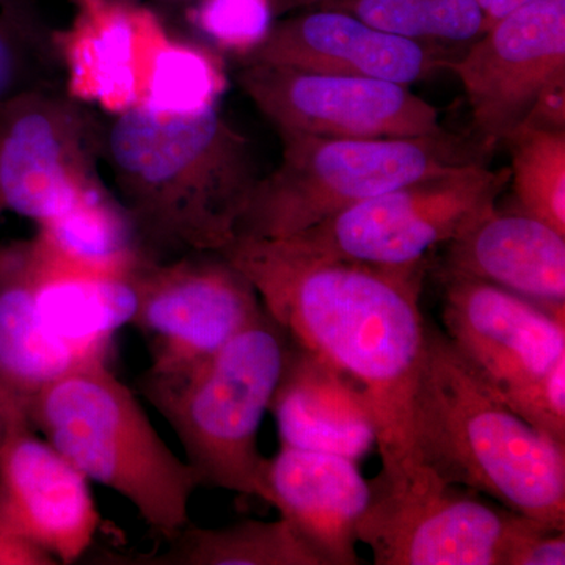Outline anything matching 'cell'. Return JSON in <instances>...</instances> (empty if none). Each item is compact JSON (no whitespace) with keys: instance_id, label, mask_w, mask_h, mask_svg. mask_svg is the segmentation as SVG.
<instances>
[{"instance_id":"5","label":"cell","mask_w":565,"mask_h":565,"mask_svg":"<svg viewBox=\"0 0 565 565\" xmlns=\"http://www.w3.org/2000/svg\"><path fill=\"white\" fill-rule=\"evenodd\" d=\"M289 348L291 338L264 310L203 362L140 375L139 392L172 426L203 486L262 500L259 429Z\"/></svg>"},{"instance_id":"10","label":"cell","mask_w":565,"mask_h":565,"mask_svg":"<svg viewBox=\"0 0 565 565\" xmlns=\"http://www.w3.org/2000/svg\"><path fill=\"white\" fill-rule=\"evenodd\" d=\"M236 79L277 132L386 139L445 131L433 104L396 82L267 63H243Z\"/></svg>"},{"instance_id":"32","label":"cell","mask_w":565,"mask_h":565,"mask_svg":"<svg viewBox=\"0 0 565 565\" xmlns=\"http://www.w3.org/2000/svg\"><path fill=\"white\" fill-rule=\"evenodd\" d=\"M486 17V29H489L494 21L511 13L512 10L519 9V7L525 6L531 0H478Z\"/></svg>"},{"instance_id":"33","label":"cell","mask_w":565,"mask_h":565,"mask_svg":"<svg viewBox=\"0 0 565 565\" xmlns=\"http://www.w3.org/2000/svg\"><path fill=\"white\" fill-rule=\"evenodd\" d=\"M21 416H25L24 408L10 399L9 394L3 390L2 382H0V444H2L3 437H6L7 430H9L14 419L21 418Z\"/></svg>"},{"instance_id":"21","label":"cell","mask_w":565,"mask_h":565,"mask_svg":"<svg viewBox=\"0 0 565 565\" xmlns=\"http://www.w3.org/2000/svg\"><path fill=\"white\" fill-rule=\"evenodd\" d=\"M35 267L36 305L46 329L85 362L107 363L114 334L136 318L140 270L132 275L76 273L46 266L36 255Z\"/></svg>"},{"instance_id":"28","label":"cell","mask_w":565,"mask_h":565,"mask_svg":"<svg viewBox=\"0 0 565 565\" xmlns=\"http://www.w3.org/2000/svg\"><path fill=\"white\" fill-rule=\"evenodd\" d=\"M273 0H199L189 21L218 54L243 62L262 46L275 24Z\"/></svg>"},{"instance_id":"15","label":"cell","mask_w":565,"mask_h":565,"mask_svg":"<svg viewBox=\"0 0 565 565\" xmlns=\"http://www.w3.org/2000/svg\"><path fill=\"white\" fill-rule=\"evenodd\" d=\"M68 28L54 31L63 90L85 106L125 114L143 106L152 58L170 35L140 2L73 0Z\"/></svg>"},{"instance_id":"12","label":"cell","mask_w":565,"mask_h":565,"mask_svg":"<svg viewBox=\"0 0 565 565\" xmlns=\"http://www.w3.org/2000/svg\"><path fill=\"white\" fill-rule=\"evenodd\" d=\"M449 70L462 84L475 137L489 151L565 82V0H531L494 21Z\"/></svg>"},{"instance_id":"3","label":"cell","mask_w":565,"mask_h":565,"mask_svg":"<svg viewBox=\"0 0 565 565\" xmlns=\"http://www.w3.org/2000/svg\"><path fill=\"white\" fill-rule=\"evenodd\" d=\"M419 462L446 484L565 531V446L520 418L427 327L415 403Z\"/></svg>"},{"instance_id":"26","label":"cell","mask_w":565,"mask_h":565,"mask_svg":"<svg viewBox=\"0 0 565 565\" xmlns=\"http://www.w3.org/2000/svg\"><path fill=\"white\" fill-rule=\"evenodd\" d=\"M321 9L345 11L381 31L426 43L473 41L486 28L478 0H333Z\"/></svg>"},{"instance_id":"19","label":"cell","mask_w":565,"mask_h":565,"mask_svg":"<svg viewBox=\"0 0 565 565\" xmlns=\"http://www.w3.org/2000/svg\"><path fill=\"white\" fill-rule=\"evenodd\" d=\"M446 245L444 277L489 282L565 311V236L546 223L494 207Z\"/></svg>"},{"instance_id":"18","label":"cell","mask_w":565,"mask_h":565,"mask_svg":"<svg viewBox=\"0 0 565 565\" xmlns=\"http://www.w3.org/2000/svg\"><path fill=\"white\" fill-rule=\"evenodd\" d=\"M270 411L281 446L356 462L377 446L373 405L362 386L292 341Z\"/></svg>"},{"instance_id":"27","label":"cell","mask_w":565,"mask_h":565,"mask_svg":"<svg viewBox=\"0 0 565 565\" xmlns=\"http://www.w3.org/2000/svg\"><path fill=\"white\" fill-rule=\"evenodd\" d=\"M504 145L515 210L565 236V129L520 128Z\"/></svg>"},{"instance_id":"29","label":"cell","mask_w":565,"mask_h":565,"mask_svg":"<svg viewBox=\"0 0 565 565\" xmlns=\"http://www.w3.org/2000/svg\"><path fill=\"white\" fill-rule=\"evenodd\" d=\"M505 405L535 430L565 446V359Z\"/></svg>"},{"instance_id":"24","label":"cell","mask_w":565,"mask_h":565,"mask_svg":"<svg viewBox=\"0 0 565 565\" xmlns=\"http://www.w3.org/2000/svg\"><path fill=\"white\" fill-rule=\"evenodd\" d=\"M54 31L33 0H0V106L21 93L63 88Z\"/></svg>"},{"instance_id":"2","label":"cell","mask_w":565,"mask_h":565,"mask_svg":"<svg viewBox=\"0 0 565 565\" xmlns=\"http://www.w3.org/2000/svg\"><path fill=\"white\" fill-rule=\"evenodd\" d=\"M117 196L156 263L225 250L259 181L252 141L218 106L173 115L139 106L104 132Z\"/></svg>"},{"instance_id":"35","label":"cell","mask_w":565,"mask_h":565,"mask_svg":"<svg viewBox=\"0 0 565 565\" xmlns=\"http://www.w3.org/2000/svg\"><path fill=\"white\" fill-rule=\"evenodd\" d=\"M3 212V206H2V203H0V214H2Z\"/></svg>"},{"instance_id":"17","label":"cell","mask_w":565,"mask_h":565,"mask_svg":"<svg viewBox=\"0 0 565 565\" xmlns=\"http://www.w3.org/2000/svg\"><path fill=\"white\" fill-rule=\"evenodd\" d=\"M262 500L280 512L319 564H360L356 527L373 500V482L356 460L281 446L264 460Z\"/></svg>"},{"instance_id":"23","label":"cell","mask_w":565,"mask_h":565,"mask_svg":"<svg viewBox=\"0 0 565 565\" xmlns=\"http://www.w3.org/2000/svg\"><path fill=\"white\" fill-rule=\"evenodd\" d=\"M163 555L140 557L161 565H321L285 519L245 520L200 527L189 523Z\"/></svg>"},{"instance_id":"20","label":"cell","mask_w":565,"mask_h":565,"mask_svg":"<svg viewBox=\"0 0 565 565\" xmlns=\"http://www.w3.org/2000/svg\"><path fill=\"white\" fill-rule=\"evenodd\" d=\"M87 363L41 321L32 239L0 245V382L10 399L25 412L33 394Z\"/></svg>"},{"instance_id":"4","label":"cell","mask_w":565,"mask_h":565,"mask_svg":"<svg viewBox=\"0 0 565 565\" xmlns=\"http://www.w3.org/2000/svg\"><path fill=\"white\" fill-rule=\"evenodd\" d=\"M25 416L88 481L128 500L166 541L191 523L202 478L167 446L106 362L82 364L43 386Z\"/></svg>"},{"instance_id":"7","label":"cell","mask_w":565,"mask_h":565,"mask_svg":"<svg viewBox=\"0 0 565 565\" xmlns=\"http://www.w3.org/2000/svg\"><path fill=\"white\" fill-rule=\"evenodd\" d=\"M509 180V169L471 163L371 196L282 239L326 258L422 266L435 247L490 214Z\"/></svg>"},{"instance_id":"25","label":"cell","mask_w":565,"mask_h":565,"mask_svg":"<svg viewBox=\"0 0 565 565\" xmlns=\"http://www.w3.org/2000/svg\"><path fill=\"white\" fill-rule=\"evenodd\" d=\"M226 84L217 51L169 35L152 58L143 106L163 114H196L218 106Z\"/></svg>"},{"instance_id":"6","label":"cell","mask_w":565,"mask_h":565,"mask_svg":"<svg viewBox=\"0 0 565 565\" xmlns=\"http://www.w3.org/2000/svg\"><path fill=\"white\" fill-rule=\"evenodd\" d=\"M278 136L280 163L259 178L237 237L294 236L371 196L471 163H487L492 154L476 137L446 129L433 136L386 139Z\"/></svg>"},{"instance_id":"14","label":"cell","mask_w":565,"mask_h":565,"mask_svg":"<svg viewBox=\"0 0 565 565\" xmlns=\"http://www.w3.org/2000/svg\"><path fill=\"white\" fill-rule=\"evenodd\" d=\"M88 479L29 423L14 419L0 444V520L55 564L87 555L102 525Z\"/></svg>"},{"instance_id":"34","label":"cell","mask_w":565,"mask_h":565,"mask_svg":"<svg viewBox=\"0 0 565 565\" xmlns=\"http://www.w3.org/2000/svg\"><path fill=\"white\" fill-rule=\"evenodd\" d=\"M333 0H273L275 17L297 13V11L321 9Z\"/></svg>"},{"instance_id":"1","label":"cell","mask_w":565,"mask_h":565,"mask_svg":"<svg viewBox=\"0 0 565 565\" xmlns=\"http://www.w3.org/2000/svg\"><path fill=\"white\" fill-rule=\"evenodd\" d=\"M250 280L264 310L292 343L362 386L377 424V489L415 484V403L426 355L423 264L382 267L326 258L288 239L237 237L221 252Z\"/></svg>"},{"instance_id":"22","label":"cell","mask_w":565,"mask_h":565,"mask_svg":"<svg viewBox=\"0 0 565 565\" xmlns=\"http://www.w3.org/2000/svg\"><path fill=\"white\" fill-rule=\"evenodd\" d=\"M33 250L57 269L98 275H132L156 263L132 215L104 182L50 222L36 225Z\"/></svg>"},{"instance_id":"8","label":"cell","mask_w":565,"mask_h":565,"mask_svg":"<svg viewBox=\"0 0 565 565\" xmlns=\"http://www.w3.org/2000/svg\"><path fill=\"white\" fill-rule=\"evenodd\" d=\"M106 126L63 88L0 106V203L35 225L58 217L103 182Z\"/></svg>"},{"instance_id":"11","label":"cell","mask_w":565,"mask_h":565,"mask_svg":"<svg viewBox=\"0 0 565 565\" xmlns=\"http://www.w3.org/2000/svg\"><path fill=\"white\" fill-rule=\"evenodd\" d=\"M137 291L131 326L147 340L156 371L203 362L264 311L250 280L217 252L148 264Z\"/></svg>"},{"instance_id":"30","label":"cell","mask_w":565,"mask_h":565,"mask_svg":"<svg viewBox=\"0 0 565 565\" xmlns=\"http://www.w3.org/2000/svg\"><path fill=\"white\" fill-rule=\"evenodd\" d=\"M565 531L535 526L516 544L508 565H564Z\"/></svg>"},{"instance_id":"16","label":"cell","mask_w":565,"mask_h":565,"mask_svg":"<svg viewBox=\"0 0 565 565\" xmlns=\"http://www.w3.org/2000/svg\"><path fill=\"white\" fill-rule=\"evenodd\" d=\"M441 44L394 35L345 11L311 9L286 14L243 63L291 66L315 73L408 85L449 70Z\"/></svg>"},{"instance_id":"31","label":"cell","mask_w":565,"mask_h":565,"mask_svg":"<svg viewBox=\"0 0 565 565\" xmlns=\"http://www.w3.org/2000/svg\"><path fill=\"white\" fill-rule=\"evenodd\" d=\"M0 564L52 565L55 561L0 520Z\"/></svg>"},{"instance_id":"13","label":"cell","mask_w":565,"mask_h":565,"mask_svg":"<svg viewBox=\"0 0 565 565\" xmlns=\"http://www.w3.org/2000/svg\"><path fill=\"white\" fill-rule=\"evenodd\" d=\"M444 282L445 337L501 403H511L565 359V311L471 278Z\"/></svg>"},{"instance_id":"36","label":"cell","mask_w":565,"mask_h":565,"mask_svg":"<svg viewBox=\"0 0 565 565\" xmlns=\"http://www.w3.org/2000/svg\"><path fill=\"white\" fill-rule=\"evenodd\" d=\"M126 2H139V0H126Z\"/></svg>"},{"instance_id":"9","label":"cell","mask_w":565,"mask_h":565,"mask_svg":"<svg viewBox=\"0 0 565 565\" xmlns=\"http://www.w3.org/2000/svg\"><path fill=\"white\" fill-rule=\"evenodd\" d=\"M539 525L430 473L403 489L373 486L356 537L377 565H508L512 550Z\"/></svg>"}]
</instances>
